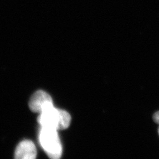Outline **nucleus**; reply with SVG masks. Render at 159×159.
<instances>
[{"label":"nucleus","instance_id":"nucleus-1","mask_svg":"<svg viewBox=\"0 0 159 159\" xmlns=\"http://www.w3.org/2000/svg\"><path fill=\"white\" fill-rule=\"evenodd\" d=\"M41 127L56 130L67 129L70 125L71 116L66 111L54 107V106L43 110L38 117Z\"/></svg>","mask_w":159,"mask_h":159},{"label":"nucleus","instance_id":"nucleus-2","mask_svg":"<svg viewBox=\"0 0 159 159\" xmlns=\"http://www.w3.org/2000/svg\"><path fill=\"white\" fill-rule=\"evenodd\" d=\"M39 141L42 148L50 159H60L63 153L62 144L57 130L41 127Z\"/></svg>","mask_w":159,"mask_h":159},{"label":"nucleus","instance_id":"nucleus-3","mask_svg":"<svg viewBox=\"0 0 159 159\" xmlns=\"http://www.w3.org/2000/svg\"><path fill=\"white\" fill-rule=\"evenodd\" d=\"M54 106L51 97L46 91L39 90L30 98L29 107L34 113H41L46 108Z\"/></svg>","mask_w":159,"mask_h":159},{"label":"nucleus","instance_id":"nucleus-4","mask_svg":"<svg viewBox=\"0 0 159 159\" xmlns=\"http://www.w3.org/2000/svg\"><path fill=\"white\" fill-rule=\"evenodd\" d=\"M37 149L31 140H24L17 146L14 159H36Z\"/></svg>","mask_w":159,"mask_h":159},{"label":"nucleus","instance_id":"nucleus-5","mask_svg":"<svg viewBox=\"0 0 159 159\" xmlns=\"http://www.w3.org/2000/svg\"><path fill=\"white\" fill-rule=\"evenodd\" d=\"M153 118L154 122L159 125V111L154 114Z\"/></svg>","mask_w":159,"mask_h":159}]
</instances>
